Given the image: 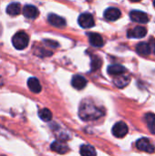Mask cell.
I'll return each instance as SVG.
<instances>
[{
  "label": "cell",
  "instance_id": "8fae6325",
  "mask_svg": "<svg viewBox=\"0 0 155 156\" xmlns=\"http://www.w3.org/2000/svg\"><path fill=\"white\" fill-rule=\"evenodd\" d=\"M130 81H131V78L127 75H123V73L120 75H116V77L113 80L114 84L118 88H124L130 83Z\"/></svg>",
  "mask_w": 155,
  "mask_h": 156
},
{
  "label": "cell",
  "instance_id": "52a82bcc",
  "mask_svg": "<svg viewBox=\"0 0 155 156\" xmlns=\"http://www.w3.org/2000/svg\"><path fill=\"white\" fill-rule=\"evenodd\" d=\"M147 29L143 26H138L128 31V37L132 38H143L146 36Z\"/></svg>",
  "mask_w": 155,
  "mask_h": 156
},
{
  "label": "cell",
  "instance_id": "8992f818",
  "mask_svg": "<svg viewBox=\"0 0 155 156\" xmlns=\"http://www.w3.org/2000/svg\"><path fill=\"white\" fill-rule=\"evenodd\" d=\"M130 17L132 21L141 23V24H145L149 21V16L147 14H145L143 11H138V10H133L130 13Z\"/></svg>",
  "mask_w": 155,
  "mask_h": 156
},
{
  "label": "cell",
  "instance_id": "9c48e42d",
  "mask_svg": "<svg viewBox=\"0 0 155 156\" xmlns=\"http://www.w3.org/2000/svg\"><path fill=\"white\" fill-rule=\"evenodd\" d=\"M23 15L26 18L34 19V18H36L39 15V11H38V9L35 5H26L23 8Z\"/></svg>",
  "mask_w": 155,
  "mask_h": 156
},
{
  "label": "cell",
  "instance_id": "30bf717a",
  "mask_svg": "<svg viewBox=\"0 0 155 156\" xmlns=\"http://www.w3.org/2000/svg\"><path fill=\"white\" fill-rule=\"evenodd\" d=\"M48 20L50 25L56 27H62L66 25V20L55 14H49L48 16Z\"/></svg>",
  "mask_w": 155,
  "mask_h": 156
},
{
  "label": "cell",
  "instance_id": "603a6c76",
  "mask_svg": "<svg viewBox=\"0 0 155 156\" xmlns=\"http://www.w3.org/2000/svg\"><path fill=\"white\" fill-rule=\"evenodd\" d=\"M149 45H150V47H151V50H152V52L155 54V38H152V39L150 40Z\"/></svg>",
  "mask_w": 155,
  "mask_h": 156
},
{
  "label": "cell",
  "instance_id": "5bb4252c",
  "mask_svg": "<svg viewBox=\"0 0 155 156\" xmlns=\"http://www.w3.org/2000/svg\"><path fill=\"white\" fill-rule=\"evenodd\" d=\"M89 39L90 42L92 46L97 47V48H100L104 45V41L103 38L101 37V36L100 34L97 33H90L89 35Z\"/></svg>",
  "mask_w": 155,
  "mask_h": 156
},
{
  "label": "cell",
  "instance_id": "7a4b0ae2",
  "mask_svg": "<svg viewBox=\"0 0 155 156\" xmlns=\"http://www.w3.org/2000/svg\"><path fill=\"white\" fill-rule=\"evenodd\" d=\"M28 42H29V37L26 33L23 31L17 32L16 34H15V36L12 38L13 46L19 50L26 48L28 45Z\"/></svg>",
  "mask_w": 155,
  "mask_h": 156
},
{
  "label": "cell",
  "instance_id": "cb8c5ba5",
  "mask_svg": "<svg viewBox=\"0 0 155 156\" xmlns=\"http://www.w3.org/2000/svg\"><path fill=\"white\" fill-rule=\"evenodd\" d=\"M131 1H132V2H140L141 0H131Z\"/></svg>",
  "mask_w": 155,
  "mask_h": 156
},
{
  "label": "cell",
  "instance_id": "ba28073f",
  "mask_svg": "<svg viewBox=\"0 0 155 156\" xmlns=\"http://www.w3.org/2000/svg\"><path fill=\"white\" fill-rule=\"evenodd\" d=\"M121 16H122L121 10L116 7H110V8L106 9L104 12L105 18L110 21H115V20L119 19L121 17Z\"/></svg>",
  "mask_w": 155,
  "mask_h": 156
},
{
  "label": "cell",
  "instance_id": "ffe728a7",
  "mask_svg": "<svg viewBox=\"0 0 155 156\" xmlns=\"http://www.w3.org/2000/svg\"><path fill=\"white\" fill-rule=\"evenodd\" d=\"M80 154L83 156H94L97 154L96 150L94 149L93 146L89 145V144H84L80 147L79 151Z\"/></svg>",
  "mask_w": 155,
  "mask_h": 156
},
{
  "label": "cell",
  "instance_id": "ac0fdd59",
  "mask_svg": "<svg viewBox=\"0 0 155 156\" xmlns=\"http://www.w3.org/2000/svg\"><path fill=\"white\" fill-rule=\"evenodd\" d=\"M21 12V6L18 3H12L7 5L6 7V13L9 16H17Z\"/></svg>",
  "mask_w": 155,
  "mask_h": 156
},
{
  "label": "cell",
  "instance_id": "9a60e30c",
  "mask_svg": "<svg viewBox=\"0 0 155 156\" xmlns=\"http://www.w3.org/2000/svg\"><path fill=\"white\" fill-rule=\"evenodd\" d=\"M27 86L29 90L34 93H39L41 91V85L37 78H30L27 80Z\"/></svg>",
  "mask_w": 155,
  "mask_h": 156
},
{
  "label": "cell",
  "instance_id": "d4e9b609",
  "mask_svg": "<svg viewBox=\"0 0 155 156\" xmlns=\"http://www.w3.org/2000/svg\"><path fill=\"white\" fill-rule=\"evenodd\" d=\"M153 5H154V7H155V0L153 1Z\"/></svg>",
  "mask_w": 155,
  "mask_h": 156
},
{
  "label": "cell",
  "instance_id": "5b68a950",
  "mask_svg": "<svg viewBox=\"0 0 155 156\" xmlns=\"http://www.w3.org/2000/svg\"><path fill=\"white\" fill-rule=\"evenodd\" d=\"M128 131H129L128 126L123 122H119L115 123L113 128H112V133L117 138H123V137H125L126 134L128 133Z\"/></svg>",
  "mask_w": 155,
  "mask_h": 156
},
{
  "label": "cell",
  "instance_id": "6da1fadb",
  "mask_svg": "<svg viewBox=\"0 0 155 156\" xmlns=\"http://www.w3.org/2000/svg\"><path fill=\"white\" fill-rule=\"evenodd\" d=\"M103 115V112L90 101L83 102L79 108V117L84 121L97 120Z\"/></svg>",
  "mask_w": 155,
  "mask_h": 156
},
{
  "label": "cell",
  "instance_id": "4fadbf2b",
  "mask_svg": "<svg viewBox=\"0 0 155 156\" xmlns=\"http://www.w3.org/2000/svg\"><path fill=\"white\" fill-rule=\"evenodd\" d=\"M50 148L53 152H56L58 154H66L69 150V147L68 145L63 143V142H60V141H56L54 142L51 145H50Z\"/></svg>",
  "mask_w": 155,
  "mask_h": 156
},
{
  "label": "cell",
  "instance_id": "7402d4cb",
  "mask_svg": "<svg viewBox=\"0 0 155 156\" xmlns=\"http://www.w3.org/2000/svg\"><path fill=\"white\" fill-rule=\"evenodd\" d=\"M102 62H101V59L99 58V57H94L92 58L91 59V70L92 71H95V70H98L100 66H101Z\"/></svg>",
  "mask_w": 155,
  "mask_h": 156
},
{
  "label": "cell",
  "instance_id": "7c38bea8",
  "mask_svg": "<svg viewBox=\"0 0 155 156\" xmlns=\"http://www.w3.org/2000/svg\"><path fill=\"white\" fill-rule=\"evenodd\" d=\"M87 80L82 77V76H79V75H77V76H74L71 80V84L72 86L77 89V90H82L84 89L86 86H87Z\"/></svg>",
  "mask_w": 155,
  "mask_h": 156
},
{
  "label": "cell",
  "instance_id": "2e32d148",
  "mask_svg": "<svg viewBox=\"0 0 155 156\" xmlns=\"http://www.w3.org/2000/svg\"><path fill=\"white\" fill-rule=\"evenodd\" d=\"M136 51L139 55L141 56H148L150 55L151 53V47L149 44L145 43V42H142V43H139L137 46H136Z\"/></svg>",
  "mask_w": 155,
  "mask_h": 156
},
{
  "label": "cell",
  "instance_id": "277c9868",
  "mask_svg": "<svg viewBox=\"0 0 155 156\" xmlns=\"http://www.w3.org/2000/svg\"><path fill=\"white\" fill-rule=\"evenodd\" d=\"M136 147L139 150L145 152V153H148V154L154 153L155 151L154 145L152 144L150 140L147 138H141L140 140H138L136 143Z\"/></svg>",
  "mask_w": 155,
  "mask_h": 156
},
{
  "label": "cell",
  "instance_id": "44dd1931",
  "mask_svg": "<svg viewBox=\"0 0 155 156\" xmlns=\"http://www.w3.org/2000/svg\"><path fill=\"white\" fill-rule=\"evenodd\" d=\"M39 118L44 122H49L52 119V112L48 109H42L38 112Z\"/></svg>",
  "mask_w": 155,
  "mask_h": 156
},
{
  "label": "cell",
  "instance_id": "d6986e66",
  "mask_svg": "<svg viewBox=\"0 0 155 156\" xmlns=\"http://www.w3.org/2000/svg\"><path fill=\"white\" fill-rule=\"evenodd\" d=\"M126 71V69L122 66V65H118V64H115V65H111V66H109L108 68V73L111 74V75H120V74H122Z\"/></svg>",
  "mask_w": 155,
  "mask_h": 156
},
{
  "label": "cell",
  "instance_id": "3957f363",
  "mask_svg": "<svg viewBox=\"0 0 155 156\" xmlns=\"http://www.w3.org/2000/svg\"><path fill=\"white\" fill-rule=\"evenodd\" d=\"M78 22H79V25L83 28H90V27H94V25H95L94 18H93L92 15L89 14V13L81 14L79 16Z\"/></svg>",
  "mask_w": 155,
  "mask_h": 156
},
{
  "label": "cell",
  "instance_id": "e0dca14e",
  "mask_svg": "<svg viewBox=\"0 0 155 156\" xmlns=\"http://www.w3.org/2000/svg\"><path fill=\"white\" fill-rule=\"evenodd\" d=\"M144 120L145 122L148 126L149 131L155 134V114L153 113H147L144 116Z\"/></svg>",
  "mask_w": 155,
  "mask_h": 156
}]
</instances>
